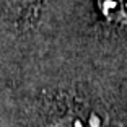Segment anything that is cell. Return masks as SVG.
Wrapping results in <instances>:
<instances>
[{"label": "cell", "instance_id": "obj_1", "mask_svg": "<svg viewBox=\"0 0 127 127\" xmlns=\"http://www.w3.org/2000/svg\"><path fill=\"white\" fill-rule=\"evenodd\" d=\"M101 15L108 21L126 25L127 23V2L126 0H96Z\"/></svg>", "mask_w": 127, "mask_h": 127}, {"label": "cell", "instance_id": "obj_2", "mask_svg": "<svg viewBox=\"0 0 127 127\" xmlns=\"http://www.w3.org/2000/svg\"><path fill=\"white\" fill-rule=\"evenodd\" d=\"M13 2H25V3H28V2H33V0H13Z\"/></svg>", "mask_w": 127, "mask_h": 127}]
</instances>
